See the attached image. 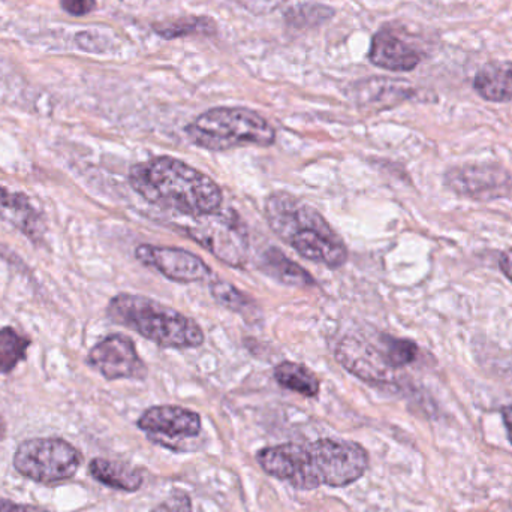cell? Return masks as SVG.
I'll return each instance as SVG.
<instances>
[{
    "label": "cell",
    "instance_id": "obj_1",
    "mask_svg": "<svg viewBox=\"0 0 512 512\" xmlns=\"http://www.w3.org/2000/svg\"><path fill=\"white\" fill-rule=\"evenodd\" d=\"M265 474L297 490L351 486L369 469V454L357 442L318 439L309 444H282L256 454Z\"/></svg>",
    "mask_w": 512,
    "mask_h": 512
},
{
    "label": "cell",
    "instance_id": "obj_2",
    "mask_svg": "<svg viewBox=\"0 0 512 512\" xmlns=\"http://www.w3.org/2000/svg\"><path fill=\"white\" fill-rule=\"evenodd\" d=\"M129 182L144 200L162 209L192 218H203L221 210L222 191L218 183L170 156L135 164L129 171Z\"/></svg>",
    "mask_w": 512,
    "mask_h": 512
},
{
    "label": "cell",
    "instance_id": "obj_3",
    "mask_svg": "<svg viewBox=\"0 0 512 512\" xmlns=\"http://www.w3.org/2000/svg\"><path fill=\"white\" fill-rule=\"evenodd\" d=\"M265 218L273 233L303 258L330 268L342 267L348 261L342 237L301 198L274 192L265 203Z\"/></svg>",
    "mask_w": 512,
    "mask_h": 512
},
{
    "label": "cell",
    "instance_id": "obj_4",
    "mask_svg": "<svg viewBox=\"0 0 512 512\" xmlns=\"http://www.w3.org/2000/svg\"><path fill=\"white\" fill-rule=\"evenodd\" d=\"M107 313L111 321L162 348H198L204 343L203 330L194 319L143 295H116Z\"/></svg>",
    "mask_w": 512,
    "mask_h": 512
},
{
    "label": "cell",
    "instance_id": "obj_5",
    "mask_svg": "<svg viewBox=\"0 0 512 512\" xmlns=\"http://www.w3.org/2000/svg\"><path fill=\"white\" fill-rule=\"evenodd\" d=\"M192 143L201 149L224 152L239 147H270L276 131L265 117L243 107H218L200 114L185 129Z\"/></svg>",
    "mask_w": 512,
    "mask_h": 512
},
{
    "label": "cell",
    "instance_id": "obj_6",
    "mask_svg": "<svg viewBox=\"0 0 512 512\" xmlns=\"http://www.w3.org/2000/svg\"><path fill=\"white\" fill-rule=\"evenodd\" d=\"M83 456L74 445L59 438H36L18 445L14 468L27 480L41 484L59 483L74 477Z\"/></svg>",
    "mask_w": 512,
    "mask_h": 512
},
{
    "label": "cell",
    "instance_id": "obj_7",
    "mask_svg": "<svg viewBox=\"0 0 512 512\" xmlns=\"http://www.w3.org/2000/svg\"><path fill=\"white\" fill-rule=\"evenodd\" d=\"M197 219L200 222L188 230V236L192 240L200 243V246L225 264L237 268L246 264L249 240L240 219H234V215H221V210Z\"/></svg>",
    "mask_w": 512,
    "mask_h": 512
},
{
    "label": "cell",
    "instance_id": "obj_8",
    "mask_svg": "<svg viewBox=\"0 0 512 512\" xmlns=\"http://www.w3.org/2000/svg\"><path fill=\"white\" fill-rule=\"evenodd\" d=\"M445 185L462 197L493 201L511 194L512 176L501 165L469 164L451 168L445 174Z\"/></svg>",
    "mask_w": 512,
    "mask_h": 512
},
{
    "label": "cell",
    "instance_id": "obj_9",
    "mask_svg": "<svg viewBox=\"0 0 512 512\" xmlns=\"http://www.w3.org/2000/svg\"><path fill=\"white\" fill-rule=\"evenodd\" d=\"M137 426L143 430L150 441L167 447L168 442H182L197 438L203 429L200 414L182 406H153L138 418ZM174 444V451L177 445Z\"/></svg>",
    "mask_w": 512,
    "mask_h": 512
},
{
    "label": "cell",
    "instance_id": "obj_10",
    "mask_svg": "<svg viewBox=\"0 0 512 512\" xmlns=\"http://www.w3.org/2000/svg\"><path fill=\"white\" fill-rule=\"evenodd\" d=\"M87 363L108 381L143 379L147 375L146 364L138 355L135 343L125 334H111L93 346Z\"/></svg>",
    "mask_w": 512,
    "mask_h": 512
},
{
    "label": "cell",
    "instance_id": "obj_11",
    "mask_svg": "<svg viewBox=\"0 0 512 512\" xmlns=\"http://www.w3.org/2000/svg\"><path fill=\"white\" fill-rule=\"evenodd\" d=\"M141 264L155 268L167 279L180 283L204 282L212 277V268L192 252L165 246L141 245L135 249Z\"/></svg>",
    "mask_w": 512,
    "mask_h": 512
},
{
    "label": "cell",
    "instance_id": "obj_12",
    "mask_svg": "<svg viewBox=\"0 0 512 512\" xmlns=\"http://www.w3.org/2000/svg\"><path fill=\"white\" fill-rule=\"evenodd\" d=\"M339 363L361 381L372 385H390L396 370L385 360L381 346H373L355 337H346L336 352Z\"/></svg>",
    "mask_w": 512,
    "mask_h": 512
},
{
    "label": "cell",
    "instance_id": "obj_13",
    "mask_svg": "<svg viewBox=\"0 0 512 512\" xmlns=\"http://www.w3.org/2000/svg\"><path fill=\"white\" fill-rule=\"evenodd\" d=\"M369 59L378 68L394 72H409L421 62V53L391 27L375 33L370 45Z\"/></svg>",
    "mask_w": 512,
    "mask_h": 512
},
{
    "label": "cell",
    "instance_id": "obj_14",
    "mask_svg": "<svg viewBox=\"0 0 512 512\" xmlns=\"http://www.w3.org/2000/svg\"><path fill=\"white\" fill-rule=\"evenodd\" d=\"M0 219L14 225L32 242H41L44 236V222L35 207L30 204L29 198L23 194L9 192L2 186H0Z\"/></svg>",
    "mask_w": 512,
    "mask_h": 512
},
{
    "label": "cell",
    "instance_id": "obj_15",
    "mask_svg": "<svg viewBox=\"0 0 512 512\" xmlns=\"http://www.w3.org/2000/svg\"><path fill=\"white\" fill-rule=\"evenodd\" d=\"M352 95L364 107L390 108L408 99L412 95V87L408 81L376 77L358 81L352 87Z\"/></svg>",
    "mask_w": 512,
    "mask_h": 512
},
{
    "label": "cell",
    "instance_id": "obj_16",
    "mask_svg": "<svg viewBox=\"0 0 512 512\" xmlns=\"http://www.w3.org/2000/svg\"><path fill=\"white\" fill-rule=\"evenodd\" d=\"M89 472L98 483L120 492H138L144 483L137 469L117 460L96 457L90 462Z\"/></svg>",
    "mask_w": 512,
    "mask_h": 512
},
{
    "label": "cell",
    "instance_id": "obj_17",
    "mask_svg": "<svg viewBox=\"0 0 512 512\" xmlns=\"http://www.w3.org/2000/svg\"><path fill=\"white\" fill-rule=\"evenodd\" d=\"M474 87L486 101H512V62H496L484 66L475 75Z\"/></svg>",
    "mask_w": 512,
    "mask_h": 512
},
{
    "label": "cell",
    "instance_id": "obj_18",
    "mask_svg": "<svg viewBox=\"0 0 512 512\" xmlns=\"http://www.w3.org/2000/svg\"><path fill=\"white\" fill-rule=\"evenodd\" d=\"M262 270L289 286H298V288H307L315 285L312 274L304 270L297 262L289 259L288 256L280 252L279 249L271 248L262 255Z\"/></svg>",
    "mask_w": 512,
    "mask_h": 512
},
{
    "label": "cell",
    "instance_id": "obj_19",
    "mask_svg": "<svg viewBox=\"0 0 512 512\" xmlns=\"http://www.w3.org/2000/svg\"><path fill=\"white\" fill-rule=\"evenodd\" d=\"M274 379L280 387L309 397V399L318 396L319 388H321L319 379L316 378L312 370L307 369L303 364L292 363V361H283L276 366Z\"/></svg>",
    "mask_w": 512,
    "mask_h": 512
},
{
    "label": "cell",
    "instance_id": "obj_20",
    "mask_svg": "<svg viewBox=\"0 0 512 512\" xmlns=\"http://www.w3.org/2000/svg\"><path fill=\"white\" fill-rule=\"evenodd\" d=\"M153 30L165 39L182 38L189 35H212L216 32V24L212 18L185 17L168 23L155 24Z\"/></svg>",
    "mask_w": 512,
    "mask_h": 512
},
{
    "label": "cell",
    "instance_id": "obj_21",
    "mask_svg": "<svg viewBox=\"0 0 512 512\" xmlns=\"http://www.w3.org/2000/svg\"><path fill=\"white\" fill-rule=\"evenodd\" d=\"M210 291H212L213 298L231 312L240 313L243 318L256 315L255 301L231 283L225 282V280H215L210 285Z\"/></svg>",
    "mask_w": 512,
    "mask_h": 512
},
{
    "label": "cell",
    "instance_id": "obj_22",
    "mask_svg": "<svg viewBox=\"0 0 512 512\" xmlns=\"http://www.w3.org/2000/svg\"><path fill=\"white\" fill-rule=\"evenodd\" d=\"M30 340L18 334L14 328L0 330V372L9 373L26 358Z\"/></svg>",
    "mask_w": 512,
    "mask_h": 512
},
{
    "label": "cell",
    "instance_id": "obj_23",
    "mask_svg": "<svg viewBox=\"0 0 512 512\" xmlns=\"http://www.w3.org/2000/svg\"><path fill=\"white\" fill-rule=\"evenodd\" d=\"M379 346L384 352L385 360L394 370L414 363L418 357V346L411 340L396 339V337L382 334Z\"/></svg>",
    "mask_w": 512,
    "mask_h": 512
},
{
    "label": "cell",
    "instance_id": "obj_24",
    "mask_svg": "<svg viewBox=\"0 0 512 512\" xmlns=\"http://www.w3.org/2000/svg\"><path fill=\"white\" fill-rule=\"evenodd\" d=\"M334 15V9L327 8L318 3H303V5L294 6L286 12L285 18L288 24L298 29H307L315 27L316 24H322L330 20Z\"/></svg>",
    "mask_w": 512,
    "mask_h": 512
},
{
    "label": "cell",
    "instance_id": "obj_25",
    "mask_svg": "<svg viewBox=\"0 0 512 512\" xmlns=\"http://www.w3.org/2000/svg\"><path fill=\"white\" fill-rule=\"evenodd\" d=\"M150 512H194V507H192L191 498L186 493L177 492Z\"/></svg>",
    "mask_w": 512,
    "mask_h": 512
},
{
    "label": "cell",
    "instance_id": "obj_26",
    "mask_svg": "<svg viewBox=\"0 0 512 512\" xmlns=\"http://www.w3.org/2000/svg\"><path fill=\"white\" fill-rule=\"evenodd\" d=\"M60 5L68 14L83 17L96 8V0H60Z\"/></svg>",
    "mask_w": 512,
    "mask_h": 512
},
{
    "label": "cell",
    "instance_id": "obj_27",
    "mask_svg": "<svg viewBox=\"0 0 512 512\" xmlns=\"http://www.w3.org/2000/svg\"><path fill=\"white\" fill-rule=\"evenodd\" d=\"M0 512H48L44 508L36 507V505L17 504V502L9 501V499L0 498Z\"/></svg>",
    "mask_w": 512,
    "mask_h": 512
},
{
    "label": "cell",
    "instance_id": "obj_28",
    "mask_svg": "<svg viewBox=\"0 0 512 512\" xmlns=\"http://www.w3.org/2000/svg\"><path fill=\"white\" fill-rule=\"evenodd\" d=\"M499 265H501L502 273H504L512 282V252H510V254L502 255Z\"/></svg>",
    "mask_w": 512,
    "mask_h": 512
},
{
    "label": "cell",
    "instance_id": "obj_29",
    "mask_svg": "<svg viewBox=\"0 0 512 512\" xmlns=\"http://www.w3.org/2000/svg\"><path fill=\"white\" fill-rule=\"evenodd\" d=\"M502 418H504L505 429H507V435L512 444V405L505 406L502 409Z\"/></svg>",
    "mask_w": 512,
    "mask_h": 512
},
{
    "label": "cell",
    "instance_id": "obj_30",
    "mask_svg": "<svg viewBox=\"0 0 512 512\" xmlns=\"http://www.w3.org/2000/svg\"><path fill=\"white\" fill-rule=\"evenodd\" d=\"M6 436V424L5 420H3L2 417H0V441H2L3 438Z\"/></svg>",
    "mask_w": 512,
    "mask_h": 512
}]
</instances>
